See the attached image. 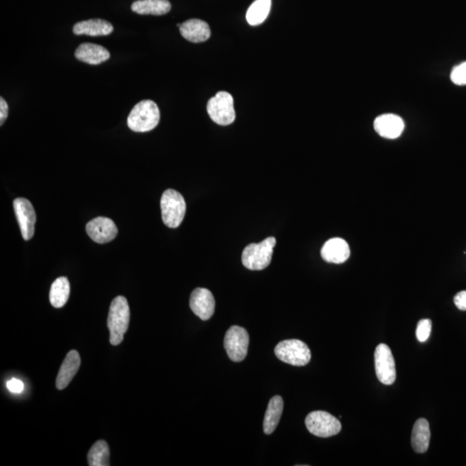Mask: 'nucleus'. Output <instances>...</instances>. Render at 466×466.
<instances>
[{"label":"nucleus","mask_w":466,"mask_h":466,"mask_svg":"<svg viewBox=\"0 0 466 466\" xmlns=\"http://www.w3.org/2000/svg\"><path fill=\"white\" fill-rule=\"evenodd\" d=\"M130 323V308L124 296H116L110 306L108 326L110 331V343L119 345L124 341Z\"/></svg>","instance_id":"obj_1"},{"label":"nucleus","mask_w":466,"mask_h":466,"mask_svg":"<svg viewBox=\"0 0 466 466\" xmlns=\"http://www.w3.org/2000/svg\"><path fill=\"white\" fill-rule=\"evenodd\" d=\"M160 121L158 105L151 99L140 101L128 116V127L136 132H147L155 129Z\"/></svg>","instance_id":"obj_2"},{"label":"nucleus","mask_w":466,"mask_h":466,"mask_svg":"<svg viewBox=\"0 0 466 466\" xmlns=\"http://www.w3.org/2000/svg\"><path fill=\"white\" fill-rule=\"evenodd\" d=\"M276 244L274 237L265 238L258 244H251L242 253V262L251 271H262L271 265Z\"/></svg>","instance_id":"obj_3"},{"label":"nucleus","mask_w":466,"mask_h":466,"mask_svg":"<svg viewBox=\"0 0 466 466\" xmlns=\"http://www.w3.org/2000/svg\"><path fill=\"white\" fill-rule=\"evenodd\" d=\"M162 219L169 228H177L186 214V202L183 196L174 189H167L161 199Z\"/></svg>","instance_id":"obj_4"},{"label":"nucleus","mask_w":466,"mask_h":466,"mask_svg":"<svg viewBox=\"0 0 466 466\" xmlns=\"http://www.w3.org/2000/svg\"><path fill=\"white\" fill-rule=\"evenodd\" d=\"M275 354L280 360L294 366H305L311 360L310 349L299 339L280 342L275 346Z\"/></svg>","instance_id":"obj_5"},{"label":"nucleus","mask_w":466,"mask_h":466,"mask_svg":"<svg viewBox=\"0 0 466 466\" xmlns=\"http://www.w3.org/2000/svg\"><path fill=\"white\" fill-rule=\"evenodd\" d=\"M234 101L231 95L228 92H219L214 98L209 99L208 103V112L212 121L219 125H229L234 122L236 112Z\"/></svg>","instance_id":"obj_6"},{"label":"nucleus","mask_w":466,"mask_h":466,"mask_svg":"<svg viewBox=\"0 0 466 466\" xmlns=\"http://www.w3.org/2000/svg\"><path fill=\"white\" fill-rule=\"evenodd\" d=\"M306 427L317 437L328 438L341 431V421L325 411H314L308 414L305 421Z\"/></svg>","instance_id":"obj_7"},{"label":"nucleus","mask_w":466,"mask_h":466,"mask_svg":"<svg viewBox=\"0 0 466 466\" xmlns=\"http://www.w3.org/2000/svg\"><path fill=\"white\" fill-rule=\"evenodd\" d=\"M249 338L247 331L238 326H232L226 332L224 346L228 357L233 362H241L247 355Z\"/></svg>","instance_id":"obj_8"},{"label":"nucleus","mask_w":466,"mask_h":466,"mask_svg":"<svg viewBox=\"0 0 466 466\" xmlns=\"http://www.w3.org/2000/svg\"><path fill=\"white\" fill-rule=\"evenodd\" d=\"M375 369L378 380L385 385L394 384L396 378L395 359L391 348L380 344L375 351Z\"/></svg>","instance_id":"obj_9"},{"label":"nucleus","mask_w":466,"mask_h":466,"mask_svg":"<svg viewBox=\"0 0 466 466\" xmlns=\"http://www.w3.org/2000/svg\"><path fill=\"white\" fill-rule=\"evenodd\" d=\"M23 238L29 241L34 235L36 215L34 208L27 199L18 198L13 201Z\"/></svg>","instance_id":"obj_10"},{"label":"nucleus","mask_w":466,"mask_h":466,"mask_svg":"<svg viewBox=\"0 0 466 466\" xmlns=\"http://www.w3.org/2000/svg\"><path fill=\"white\" fill-rule=\"evenodd\" d=\"M86 232L93 241L106 244L118 235V228L111 219L98 217L90 221L86 226Z\"/></svg>","instance_id":"obj_11"},{"label":"nucleus","mask_w":466,"mask_h":466,"mask_svg":"<svg viewBox=\"0 0 466 466\" xmlns=\"http://www.w3.org/2000/svg\"><path fill=\"white\" fill-rule=\"evenodd\" d=\"M189 306L199 319L202 321H208L214 314L215 299L208 289L197 288L192 292Z\"/></svg>","instance_id":"obj_12"},{"label":"nucleus","mask_w":466,"mask_h":466,"mask_svg":"<svg viewBox=\"0 0 466 466\" xmlns=\"http://www.w3.org/2000/svg\"><path fill=\"white\" fill-rule=\"evenodd\" d=\"M404 122L401 116L395 114H382L378 116L374 121L375 131L382 138L395 139L404 132Z\"/></svg>","instance_id":"obj_13"},{"label":"nucleus","mask_w":466,"mask_h":466,"mask_svg":"<svg viewBox=\"0 0 466 466\" xmlns=\"http://www.w3.org/2000/svg\"><path fill=\"white\" fill-rule=\"evenodd\" d=\"M351 251L345 239L334 238L325 243L321 249V256L326 262L341 265L349 258Z\"/></svg>","instance_id":"obj_14"},{"label":"nucleus","mask_w":466,"mask_h":466,"mask_svg":"<svg viewBox=\"0 0 466 466\" xmlns=\"http://www.w3.org/2000/svg\"><path fill=\"white\" fill-rule=\"evenodd\" d=\"M81 366V357L79 352L73 350L66 356L61 368L59 369L58 378H56V388L59 391L68 387L70 382L73 380L76 373L78 372Z\"/></svg>","instance_id":"obj_15"},{"label":"nucleus","mask_w":466,"mask_h":466,"mask_svg":"<svg viewBox=\"0 0 466 466\" xmlns=\"http://www.w3.org/2000/svg\"><path fill=\"white\" fill-rule=\"evenodd\" d=\"M75 58L90 65H99L108 61L110 52L101 45L85 42L79 45L75 52Z\"/></svg>","instance_id":"obj_16"},{"label":"nucleus","mask_w":466,"mask_h":466,"mask_svg":"<svg viewBox=\"0 0 466 466\" xmlns=\"http://www.w3.org/2000/svg\"><path fill=\"white\" fill-rule=\"evenodd\" d=\"M180 32L183 38L195 43L205 42L211 36V29L208 23L196 19H189L182 23Z\"/></svg>","instance_id":"obj_17"},{"label":"nucleus","mask_w":466,"mask_h":466,"mask_svg":"<svg viewBox=\"0 0 466 466\" xmlns=\"http://www.w3.org/2000/svg\"><path fill=\"white\" fill-rule=\"evenodd\" d=\"M113 26L106 20L95 19L75 23L73 32L75 35H86L90 36H108L113 32Z\"/></svg>","instance_id":"obj_18"},{"label":"nucleus","mask_w":466,"mask_h":466,"mask_svg":"<svg viewBox=\"0 0 466 466\" xmlns=\"http://www.w3.org/2000/svg\"><path fill=\"white\" fill-rule=\"evenodd\" d=\"M431 432L427 419L421 418L415 422L413 428L411 444L415 452L424 454L428 451L430 442Z\"/></svg>","instance_id":"obj_19"},{"label":"nucleus","mask_w":466,"mask_h":466,"mask_svg":"<svg viewBox=\"0 0 466 466\" xmlns=\"http://www.w3.org/2000/svg\"><path fill=\"white\" fill-rule=\"evenodd\" d=\"M132 12L141 15L162 16L171 12L169 0H138L132 5Z\"/></svg>","instance_id":"obj_20"},{"label":"nucleus","mask_w":466,"mask_h":466,"mask_svg":"<svg viewBox=\"0 0 466 466\" xmlns=\"http://www.w3.org/2000/svg\"><path fill=\"white\" fill-rule=\"evenodd\" d=\"M284 410V400L281 396L275 395L269 401L264 419V431L271 434L275 430Z\"/></svg>","instance_id":"obj_21"},{"label":"nucleus","mask_w":466,"mask_h":466,"mask_svg":"<svg viewBox=\"0 0 466 466\" xmlns=\"http://www.w3.org/2000/svg\"><path fill=\"white\" fill-rule=\"evenodd\" d=\"M70 295V284L68 278L62 276L53 282L49 292V301L56 308H61L68 302Z\"/></svg>","instance_id":"obj_22"},{"label":"nucleus","mask_w":466,"mask_h":466,"mask_svg":"<svg viewBox=\"0 0 466 466\" xmlns=\"http://www.w3.org/2000/svg\"><path fill=\"white\" fill-rule=\"evenodd\" d=\"M271 8V0H256L246 13V20L249 25L253 26L261 25L267 19Z\"/></svg>","instance_id":"obj_23"},{"label":"nucleus","mask_w":466,"mask_h":466,"mask_svg":"<svg viewBox=\"0 0 466 466\" xmlns=\"http://www.w3.org/2000/svg\"><path fill=\"white\" fill-rule=\"evenodd\" d=\"M109 447L105 441H99L93 444L88 454L90 466H109Z\"/></svg>","instance_id":"obj_24"},{"label":"nucleus","mask_w":466,"mask_h":466,"mask_svg":"<svg viewBox=\"0 0 466 466\" xmlns=\"http://www.w3.org/2000/svg\"><path fill=\"white\" fill-rule=\"evenodd\" d=\"M432 331L431 319H424L419 321L416 328V337L419 342H426L430 337Z\"/></svg>","instance_id":"obj_25"},{"label":"nucleus","mask_w":466,"mask_h":466,"mask_svg":"<svg viewBox=\"0 0 466 466\" xmlns=\"http://www.w3.org/2000/svg\"><path fill=\"white\" fill-rule=\"evenodd\" d=\"M451 79L456 85H466V62L454 66L451 73Z\"/></svg>","instance_id":"obj_26"},{"label":"nucleus","mask_w":466,"mask_h":466,"mask_svg":"<svg viewBox=\"0 0 466 466\" xmlns=\"http://www.w3.org/2000/svg\"><path fill=\"white\" fill-rule=\"evenodd\" d=\"M454 303L459 310L466 311V291L458 292L454 296Z\"/></svg>","instance_id":"obj_27"},{"label":"nucleus","mask_w":466,"mask_h":466,"mask_svg":"<svg viewBox=\"0 0 466 466\" xmlns=\"http://www.w3.org/2000/svg\"><path fill=\"white\" fill-rule=\"evenodd\" d=\"M8 389L10 391L19 394V393L23 392L25 385L19 379L13 378L8 382Z\"/></svg>","instance_id":"obj_28"},{"label":"nucleus","mask_w":466,"mask_h":466,"mask_svg":"<svg viewBox=\"0 0 466 466\" xmlns=\"http://www.w3.org/2000/svg\"><path fill=\"white\" fill-rule=\"evenodd\" d=\"M9 112V106L4 98H0V125H4L6 119H8Z\"/></svg>","instance_id":"obj_29"}]
</instances>
